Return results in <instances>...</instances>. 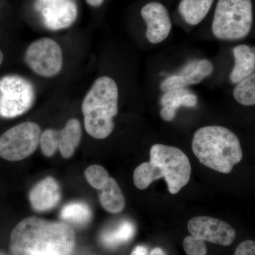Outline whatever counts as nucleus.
Wrapping results in <instances>:
<instances>
[{"label":"nucleus","instance_id":"24","mask_svg":"<svg viewBox=\"0 0 255 255\" xmlns=\"http://www.w3.org/2000/svg\"><path fill=\"white\" fill-rule=\"evenodd\" d=\"M183 248L187 255H206L205 241L193 236H187L183 241Z\"/></svg>","mask_w":255,"mask_h":255},{"label":"nucleus","instance_id":"8","mask_svg":"<svg viewBox=\"0 0 255 255\" xmlns=\"http://www.w3.org/2000/svg\"><path fill=\"white\" fill-rule=\"evenodd\" d=\"M25 61L37 75L44 78L55 76L63 68V51L53 39L43 38L28 46Z\"/></svg>","mask_w":255,"mask_h":255},{"label":"nucleus","instance_id":"29","mask_svg":"<svg viewBox=\"0 0 255 255\" xmlns=\"http://www.w3.org/2000/svg\"><path fill=\"white\" fill-rule=\"evenodd\" d=\"M3 60H4V55H3L2 52L0 50V66L2 64Z\"/></svg>","mask_w":255,"mask_h":255},{"label":"nucleus","instance_id":"27","mask_svg":"<svg viewBox=\"0 0 255 255\" xmlns=\"http://www.w3.org/2000/svg\"><path fill=\"white\" fill-rule=\"evenodd\" d=\"M105 0H85V1L92 7H100L105 2Z\"/></svg>","mask_w":255,"mask_h":255},{"label":"nucleus","instance_id":"14","mask_svg":"<svg viewBox=\"0 0 255 255\" xmlns=\"http://www.w3.org/2000/svg\"><path fill=\"white\" fill-rule=\"evenodd\" d=\"M61 191L54 178L48 177L38 183L30 191L29 201L32 207L38 212L53 209L60 201Z\"/></svg>","mask_w":255,"mask_h":255},{"label":"nucleus","instance_id":"16","mask_svg":"<svg viewBox=\"0 0 255 255\" xmlns=\"http://www.w3.org/2000/svg\"><path fill=\"white\" fill-rule=\"evenodd\" d=\"M235 66L230 80L233 84H238L243 79L248 78L254 73L255 70V48L247 45H239L233 49Z\"/></svg>","mask_w":255,"mask_h":255},{"label":"nucleus","instance_id":"12","mask_svg":"<svg viewBox=\"0 0 255 255\" xmlns=\"http://www.w3.org/2000/svg\"><path fill=\"white\" fill-rule=\"evenodd\" d=\"M140 14L147 24L146 37L153 44L164 41L172 30V21L167 8L159 2H150L142 8Z\"/></svg>","mask_w":255,"mask_h":255},{"label":"nucleus","instance_id":"15","mask_svg":"<svg viewBox=\"0 0 255 255\" xmlns=\"http://www.w3.org/2000/svg\"><path fill=\"white\" fill-rule=\"evenodd\" d=\"M197 96L187 88L176 89L164 92L161 97V118L165 122L173 120L180 107H193L197 104Z\"/></svg>","mask_w":255,"mask_h":255},{"label":"nucleus","instance_id":"28","mask_svg":"<svg viewBox=\"0 0 255 255\" xmlns=\"http://www.w3.org/2000/svg\"><path fill=\"white\" fill-rule=\"evenodd\" d=\"M150 255H166V254L163 250L159 248H156L151 252Z\"/></svg>","mask_w":255,"mask_h":255},{"label":"nucleus","instance_id":"7","mask_svg":"<svg viewBox=\"0 0 255 255\" xmlns=\"http://www.w3.org/2000/svg\"><path fill=\"white\" fill-rule=\"evenodd\" d=\"M41 128L33 122L18 124L0 136V157L8 161H19L36 151L41 138Z\"/></svg>","mask_w":255,"mask_h":255},{"label":"nucleus","instance_id":"25","mask_svg":"<svg viewBox=\"0 0 255 255\" xmlns=\"http://www.w3.org/2000/svg\"><path fill=\"white\" fill-rule=\"evenodd\" d=\"M235 255H255V243L248 240L238 246Z\"/></svg>","mask_w":255,"mask_h":255},{"label":"nucleus","instance_id":"9","mask_svg":"<svg viewBox=\"0 0 255 255\" xmlns=\"http://www.w3.org/2000/svg\"><path fill=\"white\" fill-rule=\"evenodd\" d=\"M82 139L81 124L78 119H70L61 130L47 129L42 132L40 144L47 157L54 155L59 149L64 158H70Z\"/></svg>","mask_w":255,"mask_h":255},{"label":"nucleus","instance_id":"5","mask_svg":"<svg viewBox=\"0 0 255 255\" xmlns=\"http://www.w3.org/2000/svg\"><path fill=\"white\" fill-rule=\"evenodd\" d=\"M150 162L160 170L171 194H176L189 183L191 177L190 161L180 149L155 144L150 151Z\"/></svg>","mask_w":255,"mask_h":255},{"label":"nucleus","instance_id":"11","mask_svg":"<svg viewBox=\"0 0 255 255\" xmlns=\"http://www.w3.org/2000/svg\"><path fill=\"white\" fill-rule=\"evenodd\" d=\"M42 20L48 29L58 31L71 26L78 16L73 0H39Z\"/></svg>","mask_w":255,"mask_h":255},{"label":"nucleus","instance_id":"18","mask_svg":"<svg viewBox=\"0 0 255 255\" xmlns=\"http://www.w3.org/2000/svg\"><path fill=\"white\" fill-rule=\"evenodd\" d=\"M213 3L214 0H181L179 11L186 22L196 26L206 17Z\"/></svg>","mask_w":255,"mask_h":255},{"label":"nucleus","instance_id":"17","mask_svg":"<svg viewBox=\"0 0 255 255\" xmlns=\"http://www.w3.org/2000/svg\"><path fill=\"white\" fill-rule=\"evenodd\" d=\"M100 191V204L106 211L112 214H119L123 211L126 206L125 197L114 178L110 177Z\"/></svg>","mask_w":255,"mask_h":255},{"label":"nucleus","instance_id":"13","mask_svg":"<svg viewBox=\"0 0 255 255\" xmlns=\"http://www.w3.org/2000/svg\"><path fill=\"white\" fill-rule=\"evenodd\" d=\"M214 65L208 60H194L187 64L177 75L166 79L160 85L162 92L186 88L200 83L214 72Z\"/></svg>","mask_w":255,"mask_h":255},{"label":"nucleus","instance_id":"21","mask_svg":"<svg viewBox=\"0 0 255 255\" xmlns=\"http://www.w3.org/2000/svg\"><path fill=\"white\" fill-rule=\"evenodd\" d=\"M162 177L158 167L152 162H146L137 166L133 172V182L140 190L147 189L154 181Z\"/></svg>","mask_w":255,"mask_h":255},{"label":"nucleus","instance_id":"6","mask_svg":"<svg viewBox=\"0 0 255 255\" xmlns=\"http://www.w3.org/2000/svg\"><path fill=\"white\" fill-rule=\"evenodd\" d=\"M36 100L34 87L27 79L9 75L0 79V117L12 119L27 112Z\"/></svg>","mask_w":255,"mask_h":255},{"label":"nucleus","instance_id":"4","mask_svg":"<svg viewBox=\"0 0 255 255\" xmlns=\"http://www.w3.org/2000/svg\"><path fill=\"white\" fill-rule=\"evenodd\" d=\"M253 22L252 0H219L213 19V34L223 41H238L248 36Z\"/></svg>","mask_w":255,"mask_h":255},{"label":"nucleus","instance_id":"23","mask_svg":"<svg viewBox=\"0 0 255 255\" xmlns=\"http://www.w3.org/2000/svg\"><path fill=\"white\" fill-rule=\"evenodd\" d=\"M85 177L94 189L101 190L105 187L110 177L107 169L102 166L93 164L85 170Z\"/></svg>","mask_w":255,"mask_h":255},{"label":"nucleus","instance_id":"1","mask_svg":"<svg viewBox=\"0 0 255 255\" xmlns=\"http://www.w3.org/2000/svg\"><path fill=\"white\" fill-rule=\"evenodd\" d=\"M75 231L67 223L29 217L16 225L10 236L11 255H70Z\"/></svg>","mask_w":255,"mask_h":255},{"label":"nucleus","instance_id":"22","mask_svg":"<svg viewBox=\"0 0 255 255\" xmlns=\"http://www.w3.org/2000/svg\"><path fill=\"white\" fill-rule=\"evenodd\" d=\"M233 97L235 100L242 105L254 106L255 105V75L254 73L238 82L233 90Z\"/></svg>","mask_w":255,"mask_h":255},{"label":"nucleus","instance_id":"10","mask_svg":"<svg viewBox=\"0 0 255 255\" xmlns=\"http://www.w3.org/2000/svg\"><path fill=\"white\" fill-rule=\"evenodd\" d=\"M191 236L220 246H231L236 237L234 228L226 221L210 216H196L188 223Z\"/></svg>","mask_w":255,"mask_h":255},{"label":"nucleus","instance_id":"26","mask_svg":"<svg viewBox=\"0 0 255 255\" xmlns=\"http://www.w3.org/2000/svg\"><path fill=\"white\" fill-rule=\"evenodd\" d=\"M130 255H147V249L145 246H137L132 250Z\"/></svg>","mask_w":255,"mask_h":255},{"label":"nucleus","instance_id":"19","mask_svg":"<svg viewBox=\"0 0 255 255\" xmlns=\"http://www.w3.org/2000/svg\"><path fill=\"white\" fill-rule=\"evenodd\" d=\"M92 214L88 205L82 202H73L63 206L60 218L63 221L83 226L91 221Z\"/></svg>","mask_w":255,"mask_h":255},{"label":"nucleus","instance_id":"3","mask_svg":"<svg viewBox=\"0 0 255 255\" xmlns=\"http://www.w3.org/2000/svg\"><path fill=\"white\" fill-rule=\"evenodd\" d=\"M119 89L110 77H101L87 92L82 111L85 130L96 139H105L113 132L118 113Z\"/></svg>","mask_w":255,"mask_h":255},{"label":"nucleus","instance_id":"2","mask_svg":"<svg viewBox=\"0 0 255 255\" xmlns=\"http://www.w3.org/2000/svg\"><path fill=\"white\" fill-rule=\"evenodd\" d=\"M192 150L203 165L229 174L243 159V150L237 135L220 126L198 129L192 140Z\"/></svg>","mask_w":255,"mask_h":255},{"label":"nucleus","instance_id":"20","mask_svg":"<svg viewBox=\"0 0 255 255\" xmlns=\"http://www.w3.org/2000/svg\"><path fill=\"white\" fill-rule=\"evenodd\" d=\"M135 233L133 225L129 221H124L117 228L106 231L101 236V241L105 246L114 248L130 241Z\"/></svg>","mask_w":255,"mask_h":255}]
</instances>
